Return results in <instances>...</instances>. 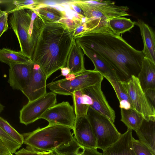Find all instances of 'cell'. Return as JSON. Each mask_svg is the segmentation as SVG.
Returning a JSON list of instances; mask_svg holds the SVG:
<instances>
[{
  "label": "cell",
  "instance_id": "obj_1",
  "mask_svg": "<svg viewBox=\"0 0 155 155\" xmlns=\"http://www.w3.org/2000/svg\"><path fill=\"white\" fill-rule=\"evenodd\" d=\"M81 48L95 53L114 70L120 81L137 77L144 58L120 35L114 34L106 21L99 23L74 38Z\"/></svg>",
  "mask_w": 155,
  "mask_h": 155
},
{
  "label": "cell",
  "instance_id": "obj_2",
  "mask_svg": "<svg viewBox=\"0 0 155 155\" xmlns=\"http://www.w3.org/2000/svg\"><path fill=\"white\" fill-rule=\"evenodd\" d=\"M74 37L72 32L61 22H47L40 33L31 60L38 65L47 79L65 67Z\"/></svg>",
  "mask_w": 155,
  "mask_h": 155
},
{
  "label": "cell",
  "instance_id": "obj_3",
  "mask_svg": "<svg viewBox=\"0 0 155 155\" xmlns=\"http://www.w3.org/2000/svg\"><path fill=\"white\" fill-rule=\"evenodd\" d=\"M10 13L9 22L17 38L21 51L31 60L45 23L35 9H21Z\"/></svg>",
  "mask_w": 155,
  "mask_h": 155
},
{
  "label": "cell",
  "instance_id": "obj_4",
  "mask_svg": "<svg viewBox=\"0 0 155 155\" xmlns=\"http://www.w3.org/2000/svg\"><path fill=\"white\" fill-rule=\"evenodd\" d=\"M72 129L57 124H49L43 128L21 134L27 149L40 152H51L67 144L73 139Z\"/></svg>",
  "mask_w": 155,
  "mask_h": 155
},
{
  "label": "cell",
  "instance_id": "obj_5",
  "mask_svg": "<svg viewBox=\"0 0 155 155\" xmlns=\"http://www.w3.org/2000/svg\"><path fill=\"white\" fill-rule=\"evenodd\" d=\"M65 77L49 83L47 87L56 94L71 96L74 92L94 85L104 78L99 72L86 69L76 75L70 73Z\"/></svg>",
  "mask_w": 155,
  "mask_h": 155
},
{
  "label": "cell",
  "instance_id": "obj_6",
  "mask_svg": "<svg viewBox=\"0 0 155 155\" xmlns=\"http://www.w3.org/2000/svg\"><path fill=\"white\" fill-rule=\"evenodd\" d=\"M86 117L96 137L97 149L104 150L114 143L120 136L121 134L114 123L89 106Z\"/></svg>",
  "mask_w": 155,
  "mask_h": 155
},
{
  "label": "cell",
  "instance_id": "obj_7",
  "mask_svg": "<svg viewBox=\"0 0 155 155\" xmlns=\"http://www.w3.org/2000/svg\"><path fill=\"white\" fill-rule=\"evenodd\" d=\"M127 94L133 109L147 120H155V109L147 100L137 77L132 75L129 79L119 81Z\"/></svg>",
  "mask_w": 155,
  "mask_h": 155
},
{
  "label": "cell",
  "instance_id": "obj_8",
  "mask_svg": "<svg viewBox=\"0 0 155 155\" xmlns=\"http://www.w3.org/2000/svg\"><path fill=\"white\" fill-rule=\"evenodd\" d=\"M57 95L51 92L47 93L42 97L28 101L20 111V123L25 125L40 119L49 108L56 104Z\"/></svg>",
  "mask_w": 155,
  "mask_h": 155
},
{
  "label": "cell",
  "instance_id": "obj_9",
  "mask_svg": "<svg viewBox=\"0 0 155 155\" xmlns=\"http://www.w3.org/2000/svg\"><path fill=\"white\" fill-rule=\"evenodd\" d=\"M40 119L46 120L49 124L67 126L73 130L76 116L73 107L68 102L63 101L48 109Z\"/></svg>",
  "mask_w": 155,
  "mask_h": 155
},
{
  "label": "cell",
  "instance_id": "obj_10",
  "mask_svg": "<svg viewBox=\"0 0 155 155\" xmlns=\"http://www.w3.org/2000/svg\"><path fill=\"white\" fill-rule=\"evenodd\" d=\"M102 81L82 91L84 94L88 96L91 99L92 104L89 106L107 117L114 123L116 117L115 112L109 104L102 90Z\"/></svg>",
  "mask_w": 155,
  "mask_h": 155
},
{
  "label": "cell",
  "instance_id": "obj_11",
  "mask_svg": "<svg viewBox=\"0 0 155 155\" xmlns=\"http://www.w3.org/2000/svg\"><path fill=\"white\" fill-rule=\"evenodd\" d=\"M47 78L39 66L33 62L31 76L27 86L21 91L28 101L35 100L47 93Z\"/></svg>",
  "mask_w": 155,
  "mask_h": 155
},
{
  "label": "cell",
  "instance_id": "obj_12",
  "mask_svg": "<svg viewBox=\"0 0 155 155\" xmlns=\"http://www.w3.org/2000/svg\"><path fill=\"white\" fill-rule=\"evenodd\" d=\"M33 62L10 64L8 82L14 90L21 91L28 85L30 79Z\"/></svg>",
  "mask_w": 155,
  "mask_h": 155
},
{
  "label": "cell",
  "instance_id": "obj_13",
  "mask_svg": "<svg viewBox=\"0 0 155 155\" xmlns=\"http://www.w3.org/2000/svg\"><path fill=\"white\" fill-rule=\"evenodd\" d=\"M73 130L74 137L80 144L88 148H97L96 138L86 117L76 118Z\"/></svg>",
  "mask_w": 155,
  "mask_h": 155
},
{
  "label": "cell",
  "instance_id": "obj_14",
  "mask_svg": "<svg viewBox=\"0 0 155 155\" xmlns=\"http://www.w3.org/2000/svg\"><path fill=\"white\" fill-rule=\"evenodd\" d=\"M132 131L127 128L116 141L102 150V155H135L132 145Z\"/></svg>",
  "mask_w": 155,
  "mask_h": 155
},
{
  "label": "cell",
  "instance_id": "obj_15",
  "mask_svg": "<svg viewBox=\"0 0 155 155\" xmlns=\"http://www.w3.org/2000/svg\"><path fill=\"white\" fill-rule=\"evenodd\" d=\"M139 28L143 43L142 51L144 58L155 64V35L151 28L142 20L134 21Z\"/></svg>",
  "mask_w": 155,
  "mask_h": 155
},
{
  "label": "cell",
  "instance_id": "obj_16",
  "mask_svg": "<svg viewBox=\"0 0 155 155\" xmlns=\"http://www.w3.org/2000/svg\"><path fill=\"white\" fill-rule=\"evenodd\" d=\"M137 77L144 93L149 89H155V64L144 58Z\"/></svg>",
  "mask_w": 155,
  "mask_h": 155
},
{
  "label": "cell",
  "instance_id": "obj_17",
  "mask_svg": "<svg viewBox=\"0 0 155 155\" xmlns=\"http://www.w3.org/2000/svg\"><path fill=\"white\" fill-rule=\"evenodd\" d=\"M66 67L70 71V74L75 75L84 71V56L82 49L75 41L74 38L68 57Z\"/></svg>",
  "mask_w": 155,
  "mask_h": 155
},
{
  "label": "cell",
  "instance_id": "obj_18",
  "mask_svg": "<svg viewBox=\"0 0 155 155\" xmlns=\"http://www.w3.org/2000/svg\"><path fill=\"white\" fill-rule=\"evenodd\" d=\"M135 132L139 140L155 154V120H148L143 118Z\"/></svg>",
  "mask_w": 155,
  "mask_h": 155
},
{
  "label": "cell",
  "instance_id": "obj_19",
  "mask_svg": "<svg viewBox=\"0 0 155 155\" xmlns=\"http://www.w3.org/2000/svg\"><path fill=\"white\" fill-rule=\"evenodd\" d=\"M81 48L93 62L94 66V70L99 72L106 78H108L118 81H120L114 70L102 59L87 48Z\"/></svg>",
  "mask_w": 155,
  "mask_h": 155
},
{
  "label": "cell",
  "instance_id": "obj_20",
  "mask_svg": "<svg viewBox=\"0 0 155 155\" xmlns=\"http://www.w3.org/2000/svg\"><path fill=\"white\" fill-rule=\"evenodd\" d=\"M97 148H88L82 146L73 137L68 143L60 147L56 150L66 155H102Z\"/></svg>",
  "mask_w": 155,
  "mask_h": 155
},
{
  "label": "cell",
  "instance_id": "obj_21",
  "mask_svg": "<svg viewBox=\"0 0 155 155\" xmlns=\"http://www.w3.org/2000/svg\"><path fill=\"white\" fill-rule=\"evenodd\" d=\"M36 10L45 23L59 22L62 18L66 17L64 11L43 4Z\"/></svg>",
  "mask_w": 155,
  "mask_h": 155
},
{
  "label": "cell",
  "instance_id": "obj_22",
  "mask_svg": "<svg viewBox=\"0 0 155 155\" xmlns=\"http://www.w3.org/2000/svg\"><path fill=\"white\" fill-rule=\"evenodd\" d=\"M121 121L127 127L136 131L141 124L143 118L140 113L133 109H120Z\"/></svg>",
  "mask_w": 155,
  "mask_h": 155
},
{
  "label": "cell",
  "instance_id": "obj_23",
  "mask_svg": "<svg viewBox=\"0 0 155 155\" xmlns=\"http://www.w3.org/2000/svg\"><path fill=\"white\" fill-rule=\"evenodd\" d=\"M31 61L21 51H15L6 48L0 49V61L8 65L13 63H28Z\"/></svg>",
  "mask_w": 155,
  "mask_h": 155
},
{
  "label": "cell",
  "instance_id": "obj_24",
  "mask_svg": "<svg viewBox=\"0 0 155 155\" xmlns=\"http://www.w3.org/2000/svg\"><path fill=\"white\" fill-rule=\"evenodd\" d=\"M134 25V21L122 17L113 18L108 22L109 28L114 34L117 35L129 31Z\"/></svg>",
  "mask_w": 155,
  "mask_h": 155
},
{
  "label": "cell",
  "instance_id": "obj_25",
  "mask_svg": "<svg viewBox=\"0 0 155 155\" xmlns=\"http://www.w3.org/2000/svg\"><path fill=\"white\" fill-rule=\"evenodd\" d=\"M82 90L74 92L72 94L76 118L86 117L89 106L85 104L83 99Z\"/></svg>",
  "mask_w": 155,
  "mask_h": 155
},
{
  "label": "cell",
  "instance_id": "obj_26",
  "mask_svg": "<svg viewBox=\"0 0 155 155\" xmlns=\"http://www.w3.org/2000/svg\"><path fill=\"white\" fill-rule=\"evenodd\" d=\"M0 127L11 137L22 145L23 143V137L6 120L0 116Z\"/></svg>",
  "mask_w": 155,
  "mask_h": 155
},
{
  "label": "cell",
  "instance_id": "obj_27",
  "mask_svg": "<svg viewBox=\"0 0 155 155\" xmlns=\"http://www.w3.org/2000/svg\"><path fill=\"white\" fill-rule=\"evenodd\" d=\"M12 3L15 6V8L8 12V14L21 9H31L36 10L42 4L41 1L37 0H14Z\"/></svg>",
  "mask_w": 155,
  "mask_h": 155
},
{
  "label": "cell",
  "instance_id": "obj_28",
  "mask_svg": "<svg viewBox=\"0 0 155 155\" xmlns=\"http://www.w3.org/2000/svg\"><path fill=\"white\" fill-rule=\"evenodd\" d=\"M0 138L12 153H15L16 151L21 146L7 134L0 127Z\"/></svg>",
  "mask_w": 155,
  "mask_h": 155
},
{
  "label": "cell",
  "instance_id": "obj_29",
  "mask_svg": "<svg viewBox=\"0 0 155 155\" xmlns=\"http://www.w3.org/2000/svg\"><path fill=\"white\" fill-rule=\"evenodd\" d=\"M132 140L135 155H155L147 146L139 140H136L133 137Z\"/></svg>",
  "mask_w": 155,
  "mask_h": 155
},
{
  "label": "cell",
  "instance_id": "obj_30",
  "mask_svg": "<svg viewBox=\"0 0 155 155\" xmlns=\"http://www.w3.org/2000/svg\"><path fill=\"white\" fill-rule=\"evenodd\" d=\"M106 79L108 81L113 87L119 102L123 100L126 101L130 103V100L127 94L124 90L119 82L110 78H107Z\"/></svg>",
  "mask_w": 155,
  "mask_h": 155
},
{
  "label": "cell",
  "instance_id": "obj_31",
  "mask_svg": "<svg viewBox=\"0 0 155 155\" xmlns=\"http://www.w3.org/2000/svg\"><path fill=\"white\" fill-rule=\"evenodd\" d=\"M8 16L7 12L3 11L0 15V38L8 28Z\"/></svg>",
  "mask_w": 155,
  "mask_h": 155
},
{
  "label": "cell",
  "instance_id": "obj_32",
  "mask_svg": "<svg viewBox=\"0 0 155 155\" xmlns=\"http://www.w3.org/2000/svg\"><path fill=\"white\" fill-rule=\"evenodd\" d=\"M86 22L81 21L76 26L72 32L74 38L78 36L87 30Z\"/></svg>",
  "mask_w": 155,
  "mask_h": 155
},
{
  "label": "cell",
  "instance_id": "obj_33",
  "mask_svg": "<svg viewBox=\"0 0 155 155\" xmlns=\"http://www.w3.org/2000/svg\"><path fill=\"white\" fill-rule=\"evenodd\" d=\"M144 94L150 104L155 108V89H149Z\"/></svg>",
  "mask_w": 155,
  "mask_h": 155
},
{
  "label": "cell",
  "instance_id": "obj_34",
  "mask_svg": "<svg viewBox=\"0 0 155 155\" xmlns=\"http://www.w3.org/2000/svg\"><path fill=\"white\" fill-rule=\"evenodd\" d=\"M15 155H41L39 151L22 148L15 152Z\"/></svg>",
  "mask_w": 155,
  "mask_h": 155
},
{
  "label": "cell",
  "instance_id": "obj_35",
  "mask_svg": "<svg viewBox=\"0 0 155 155\" xmlns=\"http://www.w3.org/2000/svg\"><path fill=\"white\" fill-rule=\"evenodd\" d=\"M11 153L0 138V155H10Z\"/></svg>",
  "mask_w": 155,
  "mask_h": 155
},
{
  "label": "cell",
  "instance_id": "obj_36",
  "mask_svg": "<svg viewBox=\"0 0 155 155\" xmlns=\"http://www.w3.org/2000/svg\"><path fill=\"white\" fill-rule=\"evenodd\" d=\"M119 107L120 109H124L126 110L132 108L130 104L126 101H121L119 102Z\"/></svg>",
  "mask_w": 155,
  "mask_h": 155
},
{
  "label": "cell",
  "instance_id": "obj_37",
  "mask_svg": "<svg viewBox=\"0 0 155 155\" xmlns=\"http://www.w3.org/2000/svg\"><path fill=\"white\" fill-rule=\"evenodd\" d=\"M61 71V75L64 76L66 77L70 73V69L67 67H64L60 69Z\"/></svg>",
  "mask_w": 155,
  "mask_h": 155
},
{
  "label": "cell",
  "instance_id": "obj_38",
  "mask_svg": "<svg viewBox=\"0 0 155 155\" xmlns=\"http://www.w3.org/2000/svg\"><path fill=\"white\" fill-rule=\"evenodd\" d=\"M50 155H66L64 154L59 153L56 150L50 152Z\"/></svg>",
  "mask_w": 155,
  "mask_h": 155
},
{
  "label": "cell",
  "instance_id": "obj_39",
  "mask_svg": "<svg viewBox=\"0 0 155 155\" xmlns=\"http://www.w3.org/2000/svg\"><path fill=\"white\" fill-rule=\"evenodd\" d=\"M41 155H50V152H40Z\"/></svg>",
  "mask_w": 155,
  "mask_h": 155
},
{
  "label": "cell",
  "instance_id": "obj_40",
  "mask_svg": "<svg viewBox=\"0 0 155 155\" xmlns=\"http://www.w3.org/2000/svg\"><path fill=\"white\" fill-rule=\"evenodd\" d=\"M5 106L0 103V113H1L4 110Z\"/></svg>",
  "mask_w": 155,
  "mask_h": 155
},
{
  "label": "cell",
  "instance_id": "obj_41",
  "mask_svg": "<svg viewBox=\"0 0 155 155\" xmlns=\"http://www.w3.org/2000/svg\"><path fill=\"white\" fill-rule=\"evenodd\" d=\"M2 11V10L1 9L0 7V15H1Z\"/></svg>",
  "mask_w": 155,
  "mask_h": 155
},
{
  "label": "cell",
  "instance_id": "obj_42",
  "mask_svg": "<svg viewBox=\"0 0 155 155\" xmlns=\"http://www.w3.org/2000/svg\"><path fill=\"white\" fill-rule=\"evenodd\" d=\"M10 155H13L12 153H11Z\"/></svg>",
  "mask_w": 155,
  "mask_h": 155
}]
</instances>
